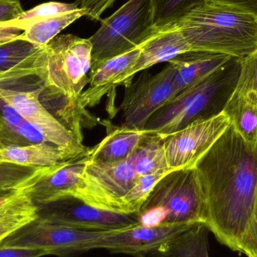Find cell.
<instances>
[{"label":"cell","instance_id":"cell-11","mask_svg":"<svg viewBox=\"0 0 257 257\" xmlns=\"http://www.w3.org/2000/svg\"><path fill=\"white\" fill-rule=\"evenodd\" d=\"M38 218L83 231H114L139 223L138 214H123L92 206L74 196L37 205Z\"/></svg>","mask_w":257,"mask_h":257},{"label":"cell","instance_id":"cell-10","mask_svg":"<svg viewBox=\"0 0 257 257\" xmlns=\"http://www.w3.org/2000/svg\"><path fill=\"white\" fill-rule=\"evenodd\" d=\"M40 93L41 89L20 91L0 87V98L39 130L45 142L61 148L72 158L88 157L90 149L41 103Z\"/></svg>","mask_w":257,"mask_h":257},{"label":"cell","instance_id":"cell-3","mask_svg":"<svg viewBox=\"0 0 257 257\" xmlns=\"http://www.w3.org/2000/svg\"><path fill=\"white\" fill-rule=\"evenodd\" d=\"M175 25L193 51L243 59L257 50V18L205 2Z\"/></svg>","mask_w":257,"mask_h":257},{"label":"cell","instance_id":"cell-1","mask_svg":"<svg viewBox=\"0 0 257 257\" xmlns=\"http://www.w3.org/2000/svg\"><path fill=\"white\" fill-rule=\"evenodd\" d=\"M206 203L205 224L217 241L240 253L257 198V148L232 124L194 166Z\"/></svg>","mask_w":257,"mask_h":257},{"label":"cell","instance_id":"cell-32","mask_svg":"<svg viewBox=\"0 0 257 257\" xmlns=\"http://www.w3.org/2000/svg\"><path fill=\"white\" fill-rule=\"evenodd\" d=\"M117 0H80L81 7L86 12V16L93 21H101L102 14L112 7Z\"/></svg>","mask_w":257,"mask_h":257},{"label":"cell","instance_id":"cell-37","mask_svg":"<svg viewBox=\"0 0 257 257\" xmlns=\"http://www.w3.org/2000/svg\"><path fill=\"white\" fill-rule=\"evenodd\" d=\"M19 191H21V190H18V191H0V205H3L11 196H13L15 193Z\"/></svg>","mask_w":257,"mask_h":257},{"label":"cell","instance_id":"cell-12","mask_svg":"<svg viewBox=\"0 0 257 257\" xmlns=\"http://www.w3.org/2000/svg\"><path fill=\"white\" fill-rule=\"evenodd\" d=\"M196 225V224H195ZM194 225L185 223L144 226L138 223L106 235L86 244V250L105 249L110 253H123L134 257H155L183 232Z\"/></svg>","mask_w":257,"mask_h":257},{"label":"cell","instance_id":"cell-15","mask_svg":"<svg viewBox=\"0 0 257 257\" xmlns=\"http://www.w3.org/2000/svg\"><path fill=\"white\" fill-rule=\"evenodd\" d=\"M188 51H191L190 45L175 24L157 28L154 35L141 46L139 57L126 75L123 85L131 81L136 74L158 63H168Z\"/></svg>","mask_w":257,"mask_h":257},{"label":"cell","instance_id":"cell-7","mask_svg":"<svg viewBox=\"0 0 257 257\" xmlns=\"http://www.w3.org/2000/svg\"><path fill=\"white\" fill-rule=\"evenodd\" d=\"M139 177L128 159L118 163H96L87 158L74 197L101 209L123 213L122 199Z\"/></svg>","mask_w":257,"mask_h":257},{"label":"cell","instance_id":"cell-30","mask_svg":"<svg viewBox=\"0 0 257 257\" xmlns=\"http://www.w3.org/2000/svg\"><path fill=\"white\" fill-rule=\"evenodd\" d=\"M235 91L253 92L257 95V50L241 59V69Z\"/></svg>","mask_w":257,"mask_h":257},{"label":"cell","instance_id":"cell-9","mask_svg":"<svg viewBox=\"0 0 257 257\" xmlns=\"http://www.w3.org/2000/svg\"><path fill=\"white\" fill-rule=\"evenodd\" d=\"M175 67L172 63L159 73H144L134 82L124 84L125 93L120 108L122 127L145 130L151 116L175 96Z\"/></svg>","mask_w":257,"mask_h":257},{"label":"cell","instance_id":"cell-34","mask_svg":"<svg viewBox=\"0 0 257 257\" xmlns=\"http://www.w3.org/2000/svg\"><path fill=\"white\" fill-rule=\"evenodd\" d=\"M24 12L19 0H0V23L15 19Z\"/></svg>","mask_w":257,"mask_h":257},{"label":"cell","instance_id":"cell-2","mask_svg":"<svg viewBox=\"0 0 257 257\" xmlns=\"http://www.w3.org/2000/svg\"><path fill=\"white\" fill-rule=\"evenodd\" d=\"M241 69V59L232 57L156 111L147 122L145 130L168 136L221 114L236 88Z\"/></svg>","mask_w":257,"mask_h":257},{"label":"cell","instance_id":"cell-22","mask_svg":"<svg viewBox=\"0 0 257 257\" xmlns=\"http://www.w3.org/2000/svg\"><path fill=\"white\" fill-rule=\"evenodd\" d=\"M30 190H21L0 205V243L38 217Z\"/></svg>","mask_w":257,"mask_h":257},{"label":"cell","instance_id":"cell-35","mask_svg":"<svg viewBox=\"0 0 257 257\" xmlns=\"http://www.w3.org/2000/svg\"><path fill=\"white\" fill-rule=\"evenodd\" d=\"M45 256L39 250L24 247H11L0 244V257H41Z\"/></svg>","mask_w":257,"mask_h":257},{"label":"cell","instance_id":"cell-25","mask_svg":"<svg viewBox=\"0 0 257 257\" xmlns=\"http://www.w3.org/2000/svg\"><path fill=\"white\" fill-rule=\"evenodd\" d=\"M209 232L205 223H197L178 235L155 257H210Z\"/></svg>","mask_w":257,"mask_h":257},{"label":"cell","instance_id":"cell-31","mask_svg":"<svg viewBox=\"0 0 257 257\" xmlns=\"http://www.w3.org/2000/svg\"><path fill=\"white\" fill-rule=\"evenodd\" d=\"M240 253L247 257H257V198L253 216L241 240Z\"/></svg>","mask_w":257,"mask_h":257},{"label":"cell","instance_id":"cell-24","mask_svg":"<svg viewBox=\"0 0 257 257\" xmlns=\"http://www.w3.org/2000/svg\"><path fill=\"white\" fill-rule=\"evenodd\" d=\"M84 16H86V12L81 7L76 10L39 20L30 24L18 39L42 48L60 35L65 28Z\"/></svg>","mask_w":257,"mask_h":257},{"label":"cell","instance_id":"cell-33","mask_svg":"<svg viewBox=\"0 0 257 257\" xmlns=\"http://www.w3.org/2000/svg\"><path fill=\"white\" fill-rule=\"evenodd\" d=\"M206 3L229 8L257 18V0H207Z\"/></svg>","mask_w":257,"mask_h":257},{"label":"cell","instance_id":"cell-16","mask_svg":"<svg viewBox=\"0 0 257 257\" xmlns=\"http://www.w3.org/2000/svg\"><path fill=\"white\" fill-rule=\"evenodd\" d=\"M140 49L139 47L123 55L92 65L89 73L90 87L81 96L83 108L93 106L111 87L124 83L126 75L139 57Z\"/></svg>","mask_w":257,"mask_h":257},{"label":"cell","instance_id":"cell-26","mask_svg":"<svg viewBox=\"0 0 257 257\" xmlns=\"http://www.w3.org/2000/svg\"><path fill=\"white\" fill-rule=\"evenodd\" d=\"M50 167H28L0 162V191L31 189Z\"/></svg>","mask_w":257,"mask_h":257},{"label":"cell","instance_id":"cell-20","mask_svg":"<svg viewBox=\"0 0 257 257\" xmlns=\"http://www.w3.org/2000/svg\"><path fill=\"white\" fill-rule=\"evenodd\" d=\"M74 159L48 142L0 148V162L28 167H50Z\"/></svg>","mask_w":257,"mask_h":257},{"label":"cell","instance_id":"cell-39","mask_svg":"<svg viewBox=\"0 0 257 257\" xmlns=\"http://www.w3.org/2000/svg\"><path fill=\"white\" fill-rule=\"evenodd\" d=\"M256 148H257V143H256Z\"/></svg>","mask_w":257,"mask_h":257},{"label":"cell","instance_id":"cell-17","mask_svg":"<svg viewBox=\"0 0 257 257\" xmlns=\"http://www.w3.org/2000/svg\"><path fill=\"white\" fill-rule=\"evenodd\" d=\"M232 57L217 53L191 51L171 60L169 63L175 67V96L215 72Z\"/></svg>","mask_w":257,"mask_h":257},{"label":"cell","instance_id":"cell-18","mask_svg":"<svg viewBox=\"0 0 257 257\" xmlns=\"http://www.w3.org/2000/svg\"><path fill=\"white\" fill-rule=\"evenodd\" d=\"M108 128L106 137L90 149L87 160L96 163H114L127 160L132 153L148 136L149 130L114 126L104 120Z\"/></svg>","mask_w":257,"mask_h":257},{"label":"cell","instance_id":"cell-29","mask_svg":"<svg viewBox=\"0 0 257 257\" xmlns=\"http://www.w3.org/2000/svg\"><path fill=\"white\" fill-rule=\"evenodd\" d=\"M169 172L140 175L130 191L122 199L121 208L123 213L138 214L156 184Z\"/></svg>","mask_w":257,"mask_h":257},{"label":"cell","instance_id":"cell-6","mask_svg":"<svg viewBox=\"0 0 257 257\" xmlns=\"http://www.w3.org/2000/svg\"><path fill=\"white\" fill-rule=\"evenodd\" d=\"M148 210L157 213L163 224L205 223L206 203L196 168L175 169L165 175L139 211Z\"/></svg>","mask_w":257,"mask_h":257},{"label":"cell","instance_id":"cell-36","mask_svg":"<svg viewBox=\"0 0 257 257\" xmlns=\"http://www.w3.org/2000/svg\"><path fill=\"white\" fill-rule=\"evenodd\" d=\"M23 33L21 29L0 25V45L17 40Z\"/></svg>","mask_w":257,"mask_h":257},{"label":"cell","instance_id":"cell-14","mask_svg":"<svg viewBox=\"0 0 257 257\" xmlns=\"http://www.w3.org/2000/svg\"><path fill=\"white\" fill-rule=\"evenodd\" d=\"M87 157L62 162L51 166L30 190L36 205H45L67 196H74Z\"/></svg>","mask_w":257,"mask_h":257},{"label":"cell","instance_id":"cell-38","mask_svg":"<svg viewBox=\"0 0 257 257\" xmlns=\"http://www.w3.org/2000/svg\"><path fill=\"white\" fill-rule=\"evenodd\" d=\"M0 148H2V147H1V145H0Z\"/></svg>","mask_w":257,"mask_h":257},{"label":"cell","instance_id":"cell-8","mask_svg":"<svg viewBox=\"0 0 257 257\" xmlns=\"http://www.w3.org/2000/svg\"><path fill=\"white\" fill-rule=\"evenodd\" d=\"M110 232L78 230L37 217L9 235L0 244L11 247L36 249L44 252L45 255L74 257L87 252V243Z\"/></svg>","mask_w":257,"mask_h":257},{"label":"cell","instance_id":"cell-19","mask_svg":"<svg viewBox=\"0 0 257 257\" xmlns=\"http://www.w3.org/2000/svg\"><path fill=\"white\" fill-rule=\"evenodd\" d=\"M42 48L20 39L0 45V85L36 76L38 59Z\"/></svg>","mask_w":257,"mask_h":257},{"label":"cell","instance_id":"cell-4","mask_svg":"<svg viewBox=\"0 0 257 257\" xmlns=\"http://www.w3.org/2000/svg\"><path fill=\"white\" fill-rule=\"evenodd\" d=\"M90 39L72 34L58 35L42 48L36 66V76L53 94L67 101L66 116L87 114L81 102L84 87L89 84L91 67Z\"/></svg>","mask_w":257,"mask_h":257},{"label":"cell","instance_id":"cell-23","mask_svg":"<svg viewBox=\"0 0 257 257\" xmlns=\"http://www.w3.org/2000/svg\"><path fill=\"white\" fill-rule=\"evenodd\" d=\"M165 136L153 133L147 137L128 157L138 175L170 172L164 151Z\"/></svg>","mask_w":257,"mask_h":257},{"label":"cell","instance_id":"cell-13","mask_svg":"<svg viewBox=\"0 0 257 257\" xmlns=\"http://www.w3.org/2000/svg\"><path fill=\"white\" fill-rule=\"evenodd\" d=\"M231 124L224 112L165 136L164 151L169 170L194 167L198 160Z\"/></svg>","mask_w":257,"mask_h":257},{"label":"cell","instance_id":"cell-27","mask_svg":"<svg viewBox=\"0 0 257 257\" xmlns=\"http://www.w3.org/2000/svg\"><path fill=\"white\" fill-rule=\"evenodd\" d=\"M81 8L80 0L75 3H66L59 2H48L36 6V7L24 11L15 19L6 22L0 23L4 27H16L24 31L30 24L49 17L55 16L64 12L76 10Z\"/></svg>","mask_w":257,"mask_h":257},{"label":"cell","instance_id":"cell-28","mask_svg":"<svg viewBox=\"0 0 257 257\" xmlns=\"http://www.w3.org/2000/svg\"><path fill=\"white\" fill-rule=\"evenodd\" d=\"M207 0H154L157 28L172 25Z\"/></svg>","mask_w":257,"mask_h":257},{"label":"cell","instance_id":"cell-5","mask_svg":"<svg viewBox=\"0 0 257 257\" xmlns=\"http://www.w3.org/2000/svg\"><path fill=\"white\" fill-rule=\"evenodd\" d=\"M157 30L154 0H128L89 38L91 66L142 46Z\"/></svg>","mask_w":257,"mask_h":257},{"label":"cell","instance_id":"cell-21","mask_svg":"<svg viewBox=\"0 0 257 257\" xmlns=\"http://www.w3.org/2000/svg\"><path fill=\"white\" fill-rule=\"evenodd\" d=\"M223 112L231 124L248 143L256 146L257 95L253 92L234 91Z\"/></svg>","mask_w":257,"mask_h":257}]
</instances>
